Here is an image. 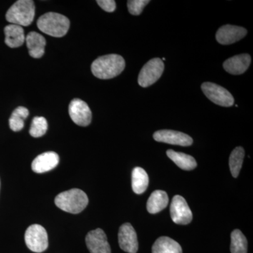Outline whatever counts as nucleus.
<instances>
[{
  "label": "nucleus",
  "mask_w": 253,
  "mask_h": 253,
  "mask_svg": "<svg viewBox=\"0 0 253 253\" xmlns=\"http://www.w3.org/2000/svg\"><path fill=\"white\" fill-rule=\"evenodd\" d=\"M29 115V111L23 106H19L14 110L9 119V126L11 130L19 131L24 126V120Z\"/></svg>",
  "instance_id": "obj_22"
},
{
  "label": "nucleus",
  "mask_w": 253,
  "mask_h": 253,
  "mask_svg": "<svg viewBox=\"0 0 253 253\" xmlns=\"http://www.w3.org/2000/svg\"><path fill=\"white\" fill-rule=\"evenodd\" d=\"M47 121L44 117L33 118L30 134L33 137L38 138L44 135L47 131Z\"/></svg>",
  "instance_id": "obj_25"
},
{
  "label": "nucleus",
  "mask_w": 253,
  "mask_h": 253,
  "mask_svg": "<svg viewBox=\"0 0 253 253\" xmlns=\"http://www.w3.org/2000/svg\"><path fill=\"white\" fill-rule=\"evenodd\" d=\"M204 94L214 104L224 107H230L234 104L232 95L225 88L212 83H204L201 85Z\"/></svg>",
  "instance_id": "obj_7"
},
{
  "label": "nucleus",
  "mask_w": 253,
  "mask_h": 253,
  "mask_svg": "<svg viewBox=\"0 0 253 253\" xmlns=\"http://www.w3.org/2000/svg\"><path fill=\"white\" fill-rule=\"evenodd\" d=\"M154 139L158 142L181 146H189L193 144V139L191 136L180 131L169 129L156 131L154 134Z\"/></svg>",
  "instance_id": "obj_12"
},
{
  "label": "nucleus",
  "mask_w": 253,
  "mask_h": 253,
  "mask_svg": "<svg viewBox=\"0 0 253 253\" xmlns=\"http://www.w3.org/2000/svg\"><path fill=\"white\" fill-rule=\"evenodd\" d=\"M149 179L147 173L143 168L136 167L131 174V187L136 194H141L146 191L149 186Z\"/></svg>",
  "instance_id": "obj_20"
},
{
  "label": "nucleus",
  "mask_w": 253,
  "mask_h": 253,
  "mask_svg": "<svg viewBox=\"0 0 253 253\" xmlns=\"http://www.w3.org/2000/svg\"><path fill=\"white\" fill-rule=\"evenodd\" d=\"M170 214L172 221L176 224L186 225L192 221L193 214L186 200L176 195L173 198L170 206Z\"/></svg>",
  "instance_id": "obj_8"
},
{
  "label": "nucleus",
  "mask_w": 253,
  "mask_h": 253,
  "mask_svg": "<svg viewBox=\"0 0 253 253\" xmlns=\"http://www.w3.org/2000/svg\"><path fill=\"white\" fill-rule=\"evenodd\" d=\"M251 63V56L248 54H243L226 60L223 66L226 72L230 74L241 75L247 71Z\"/></svg>",
  "instance_id": "obj_15"
},
{
  "label": "nucleus",
  "mask_w": 253,
  "mask_h": 253,
  "mask_svg": "<svg viewBox=\"0 0 253 253\" xmlns=\"http://www.w3.org/2000/svg\"><path fill=\"white\" fill-rule=\"evenodd\" d=\"M230 249L231 253H247V239L239 229L231 233Z\"/></svg>",
  "instance_id": "obj_24"
},
{
  "label": "nucleus",
  "mask_w": 253,
  "mask_h": 253,
  "mask_svg": "<svg viewBox=\"0 0 253 253\" xmlns=\"http://www.w3.org/2000/svg\"><path fill=\"white\" fill-rule=\"evenodd\" d=\"M247 35V30L240 26L225 25L221 26L216 33V40L219 44H231L241 41Z\"/></svg>",
  "instance_id": "obj_13"
},
{
  "label": "nucleus",
  "mask_w": 253,
  "mask_h": 253,
  "mask_svg": "<svg viewBox=\"0 0 253 253\" xmlns=\"http://www.w3.org/2000/svg\"><path fill=\"white\" fill-rule=\"evenodd\" d=\"M126 67V61L118 54H109L101 56L91 64V72L99 79H111L123 72Z\"/></svg>",
  "instance_id": "obj_1"
},
{
  "label": "nucleus",
  "mask_w": 253,
  "mask_h": 253,
  "mask_svg": "<svg viewBox=\"0 0 253 253\" xmlns=\"http://www.w3.org/2000/svg\"><path fill=\"white\" fill-rule=\"evenodd\" d=\"M59 163V155L49 151L39 155L32 163V169L36 173L49 172L58 166Z\"/></svg>",
  "instance_id": "obj_14"
},
{
  "label": "nucleus",
  "mask_w": 253,
  "mask_h": 253,
  "mask_svg": "<svg viewBox=\"0 0 253 253\" xmlns=\"http://www.w3.org/2000/svg\"><path fill=\"white\" fill-rule=\"evenodd\" d=\"M70 117L78 126H86L90 124L91 111L88 105L83 100L75 99L68 107Z\"/></svg>",
  "instance_id": "obj_9"
},
{
  "label": "nucleus",
  "mask_w": 253,
  "mask_h": 253,
  "mask_svg": "<svg viewBox=\"0 0 253 253\" xmlns=\"http://www.w3.org/2000/svg\"><path fill=\"white\" fill-rule=\"evenodd\" d=\"M152 253H182V249L174 240L163 236L154 243Z\"/></svg>",
  "instance_id": "obj_19"
},
{
  "label": "nucleus",
  "mask_w": 253,
  "mask_h": 253,
  "mask_svg": "<svg viewBox=\"0 0 253 253\" xmlns=\"http://www.w3.org/2000/svg\"><path fill=\"white\" fill-rule=\"evenodd\" d=\"M36 7L32 0H18L8 10L6 19L11 24L28 26L34 20Z\"/></svg>",
  "instance_id": "obj_4"
},
{
  "label": "nucleus",
  "mask_w": 253,
  "mask_h": 253,
  "mask_svg": "<svg viewBox=\"0 0 253 253\" xmlns=\"http://www.w3.org/2000/svg\"><path fill=\"white\" fill-rule=\"evenodd\" d=\"M85 241L90 253H111L107 237L101 229L89 231L86 236Z\"/></svg>",
  "instance_id": "obj_11"
},
{
  "label": "nucleus",
  "mask_w": 253,
  "mask_h": 253,
  "mask_svg": "<svg viewBox=\"0 0 253 253\" xmlns=\"http://www.w3.org/2000/svg\"><path fill=\"white\" fill-rule=\"evenodd\" d=\"M4 33L5 43L9 47L21 46L26 41L24 30L18 25H8L4 28Z\"/></svg>",
  "instance_id": "obj_17"
},
{
  "label": "nucleus",
  "mask_w": 253,
  "mask_h": 253,
  "mask_svg": "<svg viewBox=\"0 0 253 253\" xmlns=\"http://www.w3.org/2000/svg\"><path fill=\"white\" fill-rule=\"evenodd\" d=\"M149 2V0H129L127 1L128 10L131 14L138 16L141 14L145 6Z\"/></svg>",
  "instance_id": "obj_26"
},
{
  "label": "nucleus",
  "mask_w": 253,
  "mask_h": 253,
  "mask_svg": "<svg viewBox=\"0 0 253 253\" xmlns=\"http://www.w3.org/2000/svg\"><path fill=\"white\" fill-rule=\"evenodd\" d=\"M89 203L87 196L81 189H73L61 193L55 199V204L66 212L78 214Z\"/></svg>",
  "instance_id": "obj_2"
},
{
  "label": "nucleus",
  "mask_w": 253,
  "mask_h": 253,
  "mask_svg": "<svg viewBox=\"0 0 253 253\" xmlns=\"http://www.w3.org/2000/svg\"><path fill=\"white\" fill-rule=\"evenodd\" d=\"M26 246L35 253H42L48 248L46 231L40 224H33L28 228L25 234Z\"/></svg>",
  "instance_id": "obj_5"
},
{
  "label": "nucleus",
  "mask_w": 253,
  "mask_h": 253,
  "mask_svg": "<svg viewBox=\"0 0 253 253\" xmlns=\"http://www.w3.org/2000/svg\"><path fill=\"white\" fill-rule=\"evenodd\" d=\"M118 242L121 249L128 253H136L139 249L137 236L129 223H125L118 233Z\"/></svg>",
  "instance_id": "obj_10"
},
{
  "label": "nucleus",
  "mask_w": 253,
  "mask_h": 253,
  "mask_svg": "<svg viewBox=\"0 0 253 253\" xmlns=\"http://www.w3.org/2000/svg\"><path fill=\"white\" fill-rule=\"evenodd\" d=\"M167 155L178 167L184 170H192L197 166L196 160L189 155L176 152L173 150H168Z\"/></svg>",
  "instance_id": "obj_21"
},
{
  "label": "nucleus",
  "mask_w": 253,
  "mask_h": 253,
  "mask_svg": "<svg viewBox=\"0 0 253 253\" xmlns=\"http://www.w3.org/2000/svg\"><path fill=\"white\" fill-rule=\"evenodd\" d=\"M245 156L244 149L242 147H236L233 150L229 157V167L231 174L234 177L239 176L240 171L242 168Z\"/></svg>",
  "instance_id": "obj_23"
},
{
  "label": "nucleus",
  "mask_w": 253,
  "mask_h": 253,
  "mask_svg": "<svg viewBox=\"0 0 253 253\" xmlns=\"http://www.w3.org/2000/svg\"><path fill=\"white\" fill-rule=\"evenodd\" d=\"M96 2L101 6V9L107 12H113L116 10V1L113 0H98Z\"/></svg>",
  "instance_id": "obj_27"
},
{
  "label": "nucleus",
  "mask_w": 253,
  "mask_h": 253,
  "mask_svg": "<svg viewBox=\"0 0 253 253\" xmlns=\"http://www.w3.org/2000/svg\"><path fill=\"white\" fill-rule=\"evenodd\" d=\"M26 41L30 56L35 59H40L44 55L46 41L40 33L31 32L26 37Z\"/></svg>",
  "instance_id": "obj_16"
},
{
  "label": "nucleus",
  "mask_w": 253,
  "mask_h": 253,
  "mask_svg": "<svg viewBox=\"0 0 253 253\" xmlns=\"http://www.w3.org/2000/svg\"><path fill=\"white\" fill-rule=\"evenodd\" d=\"M164 71V63L161 59L156 58L150 60L144 65L139 73L138 83L142 87L152 85L162 76Z\"/></svg>",
  "instance_id": "obj_6"
},
{
  "label": "nucleus",
  "mask_w": 253,
  "mask_h": 253,
  "mask_svg": "<svg viewBox=\"0 0 253 253\" xmlns=\"http://www.w3.org/2000/svg\"><path fill=\"white\" fill-rule=\"evenodd\" d=\"M169 198L164 191L157 190L151 194L147 202V211L151 214H156L162 211L168 206Z\"/></svg>",
  "instance_id": "obj_18"
},
{
  "label": "nucleus",
  "mask_w": 253,
  "mask_h": 253,
  "mask_svg": "<svg viewBox=\"0 0 253 253\" xmlns=\"http://www.w3.org/2000/svg\"><path fill=\"white\" fill-rule=\"evenodd\" d=\"M40 30L48 36L61 38L66 36L70 28L69 19L58 13H46L39 18L37 22Z\"/></svg>",
  "instance_id": "obj_3"
}]
</instances>
